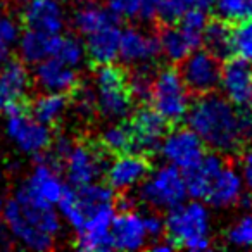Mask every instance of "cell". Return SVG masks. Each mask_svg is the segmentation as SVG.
Segmentation results:
<instances>
[{
  "label": "cell",
  "instance_id": "obj_1",
  "mask_svg": "<svg viewBox=\"0 0 252 252\" xmlns=\"http://www.w3.org/2000/svg\"><path fill=\"white\" fill-rule=\"evenodd\" d=\"M189 126L200 137L204 145L220 154L238 151L252 137V111L237 107L224 95H199L187 112Z\"/></svg>",
  "mask_w": 252,
  "mask_h": 252
},
{
  "label": "cell",
  "instance_id": "obj_2",
  "mask_svg": "<svg viewBox=\"0 0 252 252\" xmlns=\"http://www.w3.org/2000/svg\"><path fill=\"white\" fill-rule=\"evenodd\" d=\"M166 233L176 247L187 251H207L211 247V216L197 199L171 207L166 216Z\"/></svg>",
  "mask_w": 252,
  "mask_h": 252
},
{
  "label": "cell",
  "instance_id": "obj_3",
  "mask_svg": "<svg viewBox=\"0 0 252 252\" xmlns=\"http://www.w3.org/2000/svg\"><path fill=\"white\" fill-rule=\"evenodd\" d=\"M97 111L109 121H118L131 112L133 98L128 90L126 73L114 64H100L95 69Z\"/></svg>",
  "mask_w": 252,
  "mask_h": 252
},
{
  "label": "cell",
  "instance_id": "obj_4",
  "mask_svg": "<svg viewBox=\"0 0 252 252\" xmlns=\"http://www.w3.org/2000/svg\"><path fill=\"white\" fill-rule=\"evenodd\" d=\"M152 107L168 123H180L190 109V92L176 67H164L154 76L151 90Z\"/></svg>",
  "mask_w": 252,
  "mask_h": 252
},
{
  "label": "cell",
  "instance_id": "obj_5",
  "mask_svg": "<svg viewBox=\"0 0 252 252\" xmlns=\"http://www.w3.org/2000/svg\"><path fill=\"white\" fill-rule=\"evenodd\" d=\"M64 189L66 183L61 178L56 162L50 158H38V164L16 190L14 200L25 206H56Z\"/></svg>",
  "mask_w": 252,
  "mask_h": 252
},
{
  "label": "cell",
  "instance_id": "obj_6",
  "mask_svg": "<svg viewBox=\"0 0 252 252\" xmlns=\"http://www.w3.org/2000/svg\"><path fill=\"white\" fill-rule=\"evenodd\" d=\"M189 197L183 171L176 166H161L151 171L140 187V200L154 209H171Z\"/></svg>",
  "mask_w": 252,
  "mask_h": 252
},
{
  "label": "cell",
  "instance_id": "obj_7",
  "mask_svg": "<svg viewBox=\"0 0 252 252\" xmlns=\"http://www.w3.org/2000/svg\"><path fill=\"white\" fill-rule=\"evenodd\" d=\"M5 133L21 152L30 156H42L52 145L50 128L36 121L32 114H26L21 104L5 109Z\"/></svg>",
  "mask_w": 252,
  "mask_h": 252
},
{
  "label": "cell",
  "instance_id": "obj_8",
  "mask_svg": "<svg viewBox=\"0 0 252 252\" xmlns=\"http://www.w3.org/2000/svg\"><path fill=\"white\" fill-rule=\"evenodd\" d=\"M180 66V76L190 95L213 94L220 87L221 61L206 49H195L190 52Z\"/></svg>",
  "mask_w": 252,
  "mask_h": 252
},
{
  "label": "cell",
  "instance_id": "obj_9",
  "mask_svg": "<svg viewBox=\"0 0 252 252\" xmlns=\"http://www.w3.org/2000/svg\"><path fill=\"white\" fill-rule=\"evenodd\" d=\"M63 162L66 169V178L71 187H81L97 182L107 168L104 151H98L94 145L81 144V142L73 144Z\"/></svg>",
  "mask_w": 252,
  "mask_h": 252
},
{
  "label": "cell",
  "instance_id": "obj_10",
  "mask_svg": "<svg viewBox=\"0 0 252 252\" xmlns=\"http://www.w3.org/2000/svg\"><path fill=\"white\" fill-rule=\"evenodd\" d=\"M159 152L169 164L182 171L193 168L206 154L204 142L192 128H176L169 133L166 131L159 145Z\"/></svg>",
  "mask_w": 252,
  "mask_h": 252
},
{
  "label": "cell",
  "instance_id": "obj_11",
  "mask_svg": "<svg viewBox=\"0 0 252 252\" xmlns=\"http://www.w3.org/2000/svg\"><path fill=\"white\" fill-rule=\"evenodd\" d=\"M128 125L131 130L133 152L151 156L159 151L162 137L168 131V121L154 107H138Z\"/></svg>",
  "mask_w": 252,
  "mask_h": 252
},
{
  "label": "cell",
  "instance_id": "obj_12",
  "mask_svg": "<svg viewBox=\"0 0 252 252\" xmlns=\"http://www.w3.org/2000/svg\"><path fill=\"white\" fill-rule=\"evenodd\" d=\"M2 220H4L7 230L11 231L12 240L19 242L23 247L30 251L43 252L54 247V237L45 231L33 226L21 213V207L14 199L9 200L2 207Z\"/></svg>",
  "mask_w": 252,
  "mask_h": 252
},
{
  "label": "cell",
  "instance_id": "obj_13",
  "mask_svg": "<svg viewBox=\"0 0 252 252\" xmlns=\"http://www.w3.org/2000/svg\"><path fill=\"white\" fill-rule=\"evenodd\" d=\"M149 173H151V162L147 156L137 154V152L118 154V158L105 168L107 185L119 192L140 185Z\"/></svg>",
  "mask_w": 252,
  "mask_h": 252
},
{
  "label": "cell",
  "instance_id": "obj_14",
  "mask_svg": "<svg viewBox=\"0 0 252 252\" xmlns=\"http://www.w3.org/2000/svg\"><path fill=\"white\" fill-rule=\"evenodd\" d=\"M220 87L231 104L245 107L249 104L252 88V63L242 57H226V63L221 66Z\"/></svg>",
  "mask_w": 252,
  "mask_h": 252
},
{
  "label": "cell",
  "instance_id": "obj_15",
  "mask_svg": "<svg viewBox=\"0 0 252 252\" xmlns=\"http://www.w3.org/2000/svg\"><path fill=\"white\" fill-rule=\"evenodd\" d=\"M114 218V204H109L90 216L76 231V247L81 251H111V223Z\"/></svg>",
  "mask_w": 252,
  "mask_h": 252
},
{
  "label": "cell",
  "instance_id": "obj_16",
  "mask_svg": "<svg viewBox=\"0 0 252 252\" xmlns=\"http://www.w3.org/2000/svg\"><path fill=\"white\" fill-rule=\"evenodd\" d=\"M161 54L158 36L149 35L140 28L121 30L119 38V56L125 64L130 66H145L152 64Z\"/></svg>",
  "mask_w": 252,
  "mask_h": 252
},
{
  "label": "cell",
  "instance_id": "obj_17",
  "mask_svg": "<svg viewBox=\"0 0 252 252\" xmlns=\"http://www.w3.org/2000/svg\"><path fill=\"white\" fill-rule=\"evenodd\" d=\"M147 231L144 226V216L135 209H121L114 214L111 223L112 249L118 251H138L147 245Z\"/></svg>",
  "mask_w": 252,
  "mask_h": 252
},
{
  "label": "cell",
  "instance_id": "obj_18",
  "mask_svg": "<svg viewBox=\"0 0 252 252\" xmlns=\"http://www.w3.org/2000/svg\"><path fill=\"white\" fill-rule=\"evenodd\" d=\"M35 83L40 90L49 94H67L78 85V73L74 67L61 63L56 57H47L35 64Z\"/></svg>",
  "mask_w": 252,
  "mask_h": 252
},
{
  "label": "cell",
  "instance_id": "obj_19",
  "mask_svg": "<svg viewBox=\"0 0 252 252\" xmlns=\"http://www.w3.org/2000/svg\"><path fill=\"white\" fill-rule=\"evenodd\" d=\"M23 18L30 30L49 35H61L66 26V12L59 0H30Z\"/></svg>",
  "mask_w": 252,
  "mask_h": 252
},
{
  "label": "cell",
  "instance_id": "obj_20",
  "mask_svg": "<svg viewBox=\"0 0 252 252\" xmlns=\"http://www.w3.org/2000/svg\"><path fill=\"white\" fill-rule=\"evenodd\" d=\"M30 73L23 61H5L0 67V111L19 104L30 90Z\"/></svg>",
  "mask_w": 252,
  "mask_h": 252
},
{
  "label": "cell",
  "instance_id": "obj_21",
  "mask_svg": "<svg viewBox=\"0 0 252 252\" xmlns=\"http://www.w3.org/2000/svg\"><path fill=\"white\" fill-rule=\"evenodd\" d=\"M85 54L88 59L95 64H111L118 59L119 56V38H121V28L118 23H112L97 32L85 36Z\"/></svg>",
  "mask_w": 252,
  "mask_h": 252
},
{
  "label": "cell",
  "instance_id": "obj_22",
  "mask_svg": "<svg viewBox=\"0 0 252 252\" xmlns=\"http://www.w3.org/2000/svg\"><path fill=\"white\" fill-rule=\"evenodd\" d=\"M242 193H244V182L240 173L231 166L224 164L211 182L206 200L211 206L224 209V207L235 206Z\"/></svg>",
  "mask_w": 252,
  "mask_h": 252
},
{
  "label": "cell",
  "instance_id": "obj_23",
  "mask_svg": "<svg viewBox=\"0 0 252 252\" xmlns=\"http://www.w3.org/2000/svg\"><path fill=\"white\" fill-rule=\"evenodd\" d=\"M223 166H224V159L221 158L220 152L204 154L202 159H200L193 168L183 171L187 193H189L192 199H197V200L206 199L211 182H213L214 176L221 171Z\"/></svg>",
  "mask_w": 252,
  "mask_h": 252
},
{
  "label": "cell",
  "instance_id": "obj_24",
  "mask_svg": "<svg viewBox=\"0 0 252 252\" xmlns=\"http://www.w3.org/2000/svg\"><path fill=\"white\" fill-rule=\"evenodd\" d=\"M158 42L161 54L171 63H182L190 52L199 49L202 42L193 36H190L185 30L180 26L162 25L158 33Z\"/></svg>",
  "mask_w": 252,
  "mask_h": 252
},
{
  "label": "cell",
  "instance_id": "obj_25",
  "mask_svg": "<svg viewBox=\"0 0 252 252\" xmlns=\"http://www.w3.org/2000/svg\"><path fill=\"white\" fill-rule=\"evenodd\" d=\"M57 38L59 35H49V33L28 28V32L19 35L18 43H16L21 61L26 64H36L47 57H52L57 45Z\"/></svg>",
  "mask_w": 252,
  "mask_h": 252
},
{
  "label": "cell",
  "instance_id": "obj_26",
  "mask_svg": "<svg viewBox=\"0 0 252 252\" xmlns=\"http://www.w3.org/2000/svg\"><path fill=\"white\" fill-rule=\"evenodd\" d=\"M231 36H233V30H231L230 23L216 18L211 23L207 21L202 33V43L206 47V50H209L213 56H216L221 61L233 54Z\"/></svg>",
  "mask_w": 252,
  "mask_h": 252
},
{
  "label": "cell",
  "instance_id": "obj_27",
  "mask_svg": "<svg viewBox=\"0 0 252 252\" xmlns=\"http://www.w3.org/2000/svg\"><path fill=\"white\" fill-rule=\"evenodd\" d=\"M112 23H118V18L109 9L102 7L95 2H87L73 16L74 30L83 36L90 35V33L97 32L107 25H112Z\"/></svg>",
  "mask_w": 252,
  "mask_h": 252
},
{
  "label": "cell",
  "instance_id": "obj_28",
  "mask_svg": "<svg viewBox=\"0 0 252 252\" xmlns=\"http://www.w3.org/2000/svg\"><path fill=\"white\" fill-rule=\"evenodd\" d=\"M67 109V97L64 94H49L45 92L43 95L36 97L32 104V111L30 114L36 119V121L43 123L47 126L56 125L61 121Z\"/></svg>",
  "mask_w": 252,
  "mask_h": 252
},
{
  "label": "cell",
  "instance_id": "obj_29",
  "mask_svg": "<svg viewBox=\"0 0 252 252\" xmlns=\"http://www.w3.org/2000/svg\"><path fill=\"white\" fill-rule=\"evenodd\" d=\"M74 190H76L78 204H80L85 218L90 216L92 213H95L100 207L109 206V204H116L114 190L109 185H104V183L92 182L88 185L74 187Z\"/></svg>",
  "mask_w": 252,
  "mask_h": 252
},
{
  "label": "cell",
  "instance_id": "obj_30",
  "mask_svg": "<svg viewBox=\"0 0 252 252\" xmlns=\"http://www.w3.org/2000/svg\"><path fill=\"white\" fill-rule=\"evenodd\" d=\"M18 202V200H16ZM19 204V202H18ZM21 213L33 226H36L38 230L45 231V233L52 235L56 238V235L61 231L63 223H61V214L57 211H54V206H25L19 204Z\"/></svg>",
  "mask_w": 252,
  "mask_h": 252
},
{
  "label": "cell",
  "instance_id": "obj_31",
  "mask_svg": "<svg viewBox=\"0 0 252 252\" xmlns=\"http://www.w3.org/2000/svg\"><path fill=\"white\" fill-rule=\"evenodd\" d=\"M100 145L109 154H125L133 152V140L128 123H116L105 128L100 135Z\"/></svg>",
  "mask_w": 252,
  "mask_h": 252
},
{
  "label": "cell",
  "instance_id": "obj_32",
  "mask_svg": "<svg viewBox=\"0 0 252 252\" xmlns=\"http://www.w3.org/2000/svg\"><path fill=\"white\" fill-rule=\"evenodd\" d=\"M214 0H162L158 18L162 25H175L178 23L189 11L193 9H206L211 11Z\"/></svg>",
  "mask_w": 252,
  "mask_h": 252
},
{
  "label": "cell",
  "instance_id": "obj_33",
  "mask_svg": "<svg viewBox=\"0 0 252 252\" xmlns=\"http://www.w3.org/2000/svg\"><path fill=\"white\" fill-rule=\"evenodd\" d=\"M133 67L135 69L131 71V74H126V83H128V90H130L131 98L137 102L151 100L152 81H154L156 76L151 69V64Z\"/></svg>",
  "mask_w": 252,
  "mask_h": 252
},
{
  "label": "cell",
  "instance_id": "obj_34",
  "mask_svg": "<svg viewBox=\"0 0 252 252\" xmlns=\"http://www.w3.org/2000/svg\"><path fill=\"white\" fill-rule=\"evenodd\" d=\"M56 206L59 207L61 218H64L66 223L69 224L74 231H78L81 226H83V223H85L87 218H85L83 211H81L80 204H78L76 190H74V187L66 185V189H64L63 195H61V199L57 200Z\"/></svg>",
  "mask_w": 252,
  "mask_h": 252
},
{
  "label": "cell",
  "instance_id": "obj_35",
  "mask_svg": "<svg viewBox=\"0 0 252 252\" xmlns=\"http://www.w3.org/2000/svg\"><path fill=\"white\" fill-rule=\"evenodd\" d=\"M218 18L226 23H242L252 18V0H214Z\"/></svg>",
  "mask_w": 252,
  "mask_h": 252
},
{
  "label": "cell",
  "instance_id": "obj_36",
  "mask_svg": "<svg viewBox=\"0 0 252 252\" xmlns=\"http://www.w3.org/2000/svg\"><path fill=\"white\" fill-rule=\"evenodd\" d=\"M52 57L59 59L61 63L67 64V66L76 67V66H80L85 59V45L76 38V36H71V35L61 36L59 35Z\"/></svg>",
  "mask_w": 252,
  "mask_h": 252
},
{
  "label": "cell",
  "instance_id": "obj_37",
  "mask_svg": "<svg viewBox=\"0 0 252 252\" xmlns=\"http://www.w3.org/2000/svg\"><path fill=\"white\" fill-rule=\"evenodd\" d=\"M21 35L19 25L11 16H0V64L11 57L14 45Z\"/></svg>",
  "mask_w": 252,
  "mask_h": 252
},
{
  "label": "cell",
  "instance_id": "obj_38",
  "mask_svg": "<svg viewBox=\"0 0 252 252\" xmlns=\"http://www.w3.org/2000/svg\"><path fill=\"white\" fill-rule=\"evenodd\" d=\"M231 30H233V36H231L233 54L252 63V18L237 23V28Z\"/></svg>",
  "mask_w": 252,
  "mask_h": 252
},
{
  "label": "cell",
  "instance_id": "obj_39",
  "mask_svg": "<svg viewBox=\"0 0 252 252\" xmlns=\"http://www.w3.org/2000/svg\"><path fill=\"white\" fill-rule=\"evenodd\" d=\"M224 238L235 247H252V214H245L235 221L226 230Z\"/></svg>",
  "mask_w": 252,
  "mask_h": 252
},
{
  "label": "cell",
  "instance_id": "obj_40",
  "mask_svg": "<svg viewBox=\"0 0 252 252\" xmlns=\"http://www.w3.org/2000/svg\"><path fill=\"white\" fill-rule=\"evenodd\" d=\"M207 12L209 11H206V9H193V11H189L178 21L180 28L185 30L190 36H193V38L202 42V33L207 25Z\"/></svg>",
  "mask_w": 252,
  "mask_h": 252
},
{
  "label": "cell",
  "instance_id": "obj_41",
  "mask_svg": "<svg viewBox=\"0 0 252 252\" xmlns=\"http://www.w3.org/2000/svg\"><path fill=\"white\" fill-rule=\"evenodd\" d=\"M142 0H107V9L118 19L140 18Z\"/></svg>",
  "mask_w": 252,
  "mask_h": 252
},
{
  "label": "cell",
  "instance_id": "obj_42",
  "mask_svg": "<svg viewBox=\"0 0 252 252\" xmlns=\"http://www.w3.org/2000/svg\"><path fill=\"white\" fill-rule=\"evenodd\" d=\"M74 92V104L80 114L83 116H92L97 111V100H95V90L87 85H76L73 88Z\"/></svg>",
  "mask_w": 252,
  "mask_h": 252
},
{
  "label": "cell",
  "instance_id": "obj_43",
  "mask_svg": "<svg viewBox=\"0 0 252 252\" xmlns=\"http://www.w3.org/2000/svg\"><path fill=\"white\" fill-rule=\"evenodd\" d=\"M144 226H145V231H147V237L154 242L162 238V235L166 233V221L156 213H151V214H147V216H144Z\"/></svg>",
  "mask_w": 252,
  "mask_h": 252
},
{
  "label": "cell",
  "instance_id": "obj_44",
  "mask_svg": "<svg viewBox=\"0 0 252 252\" xmlns=\"http://www.w3.org/2000/svg\"><path fill=\"white\" fill-rule=\"evenodd\" d=\"M162 0H142L140 7V21H152L158 18V12L161 9Z\"/></svg>",
  "mask_w": 252,
  "mask_h": 252
},
{
  "label": "cell",
  "instance_id": "obj_45",
  "mask_svg": "<svg viewBox=\"0 0 252 252\" xmlns=\"http://www.w3.org/2000/svg\"><path fill=\"white\" fill-rule=\"evenodd\" d=\"M149 249H151V251H156V252H171L176 249V245L173 244V240H169V238H159V240H156L154 244L149 245Z\"/></svg>",
  "mask_w": 252,
  "mask_h": 252
},
{
  "label": "cell",
  "instance_id": "obj_46",
  "mask_svg": "<svg viewBox=\"0 0 252 252\" xmlns=\"http://www.w3.org/2000/svg\"><path fill=\"white\" fill-rule=\"evenodd\" d=\"M242 182L245 189L252 193V161H244V169H242Z\"/></svg>",
  "mask_w": 252,
  "mask_h": 252
},
{
  "label": "cell",
  "instance_id": "obj_47",
  "mask_svg": "<svg viewBox=\"0 0 252 252\" xmlns=\"http://www.w3.org/2000/svg\"><path fill=\"white\" fill-rule=\"evenodd\" d=\"M11 242H12L11 231L7 230V226H5V223H4V220H0V249L11 247Z\"/></svg>",
  "mask_w": 252,
  "mask_h": 252
},
{
  "label": "cell",
  "instance_id": "obj_48",
  "mask_svg": "<svg viewBox=\"0 0 252 252\" xmlns=\"http://www.w3.org/2000/svg\"><path fill=\"white\" fill-rule=\"evenodd\" d=\"M244 161H252V149L247 152V154L244 156Z\"/></svg>",
  "mask_w": 252,
  "mask_h": 252
},
{
  "label": "cell",
  "instance_id": "obj_49",
  "mask_svg": "<svg viewBox=\"0 0 252 252\" xmlns=\"http://www.w3.org/2000/svg\"><path fill=\"white\" fill-rule=\"evenodd\" d=\"M2 207H4V199L0 197V214H2Z\"/></svg>",
  "mask_w": 252,
  "mask_h": 252
},
{
  "label": "cell",
  "instance_id": "obj_50",
  "mask_svg": "<svg viewBox=\"0 0 252 252\" xmlns=\"http://www.w3.org/2000/svg\"><path fill=\"white\" fill-rule=\"evenodd\" d=\"M249 104L252 105V88H251V97H249Z\"/></svg>",
  "mask_w": 252,
  "mask_h": 252
},
{
  "label": "cell",
  "instance_id": "obj_51",
  "mask_svg": "<svg viewBox=\"0 0 252 252\" xmlns=\"http://www.w3.org/2000/svg\"><path fill=\"white\" fill-rule=\"evenodd\" d=\"M26 2H30V0H26Z\"/></svg>",
  "mask_w": 252,
  "mask_h": 252
}]
</instances>
